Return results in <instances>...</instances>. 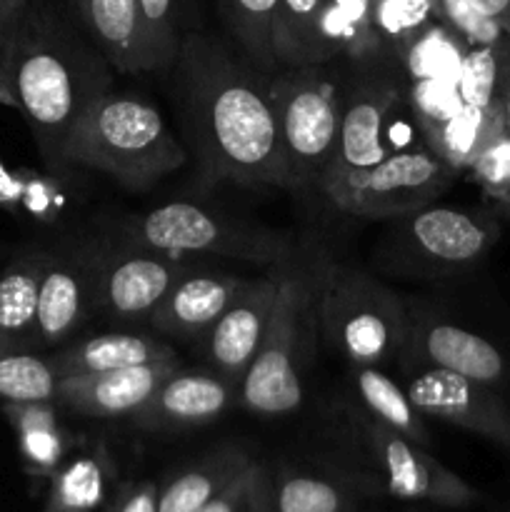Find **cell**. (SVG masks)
Instances as JSON below:
<instances>
[{
    "label": "cell",
    "instance_id": "obj_39",
    "mask_svg": "<svg viewBox=\"0 0 510 512\" xmlns=\"http://www.w3.org/2000/svg\"><path fill=\"white\" fill-rule=\"evenodd\" d=\"M0 105H5V108L20 110L18 98H15L13 80H10V70H8V65H5L3 55H0Z\"/></svg>",
    "mask_w": 510,
    "mask_h": 512
},
{
    "label": "cell",
    "instance_id": "obj_18",
    "mask_svg": "<svg viewBox=\"0 0 510 512\" xmlns=\"http://www.w3.org/2000/svg\"><path fill=\"white\" fill-rule=\"evenodd\" d=\"M178 368V358H173L110 370V373L70 375L60 380L55 405H63L88 418H130Z\"/></svg>",
    "mask_w": 510,
    "mask_h": 512
},
{
    "label": "cell",
    "instance_id": "obj_35",
    "mask_svg": "<svg viewBox=\"0 0 510 512\" xmlns=\"http://www.w3.org/2000/svg\"><path fill=\"white\" fill-rule=\"evenodd\" d=\"M103 480H100V470L93 460H80V463L70 465L63 475H60L58 493L68 508H90L100 500V490H103Z\"/></svg>",
    "mask_w": 510,
    "mask_h": 512
},
{
    "label": "cell",
    "instance_id": "obj_8",
    "mask_svg": "<svg viewBox=\"0 0 510 512\" xmlns=\"http://www.w3.org/2000/svg\"><path fill=\"white\" fill-rule=\"evenodd\" d=\"M408 303L363 270L330 263L318 300V330L348 365L398 358L408 335Z\"/></svg>",
    "mask_w": 510,
    "mask_h": 512
},
{
    "label": "cell",
    "instance_id": "obj_33",
    "mask_svg": "<svg viewBox=\"0 0 510 512\" xmlns=\"http://www.w3.org/2000/svg\"><path fill=\"white\" fill-rule=\"evenodd\" d=\"M280 512H338L340 495L333 485L315 478L285 480L278 493Z\"/></svg>",
    "mask_w": 510,
    "mask_h": 512
},
{
    "label": "cell",
    "instance_id": "obj_21",
    "mask_svg": "<svg viewBox=\"0 0 510 512\" xmlns=\"http://www.w3.org/2000/svg\"><path fill=\"white\" fill-rule=\"evenodd\" d=\"M53 358L60 378L70 375H95L110 370L133 368V365L173 360L175 350L168 343L140 333H103L58 350Z\"/></svg>",
    "mask_w": 510,
    "mask_h": 512
},
{
    "label": "cell",
    "instance_id": "obj_11",
    "mask_svg": "<svg viewBox=\"0 0 510 512\" xmlns=\"http://www.w3.org/2000/svg\"><path fill=\"white\" fill-rule=\"evenodd\" d=\"M188 268L175 255L120 240L100 248L95 275V310L118 320H150Z\"/></svg>",
    "mask_w": 510,
    "mask_h": 512
},
{
    "label": "cell",
    "instance_id": "obj_20",
    "mask_svg": "<svg viewBox=\"0 0 510 512\" xmlns=\"http://www.w3.org/2000/svg\"><path fill=\"white\" fill-rule=\"evenodd\" d=\"M68 5L113 70L125 75L153 73L138 0H68Z\"/></svg>",
    "mask_w": 510,
    "mask_h": 512
},
{
    "label": "cell",
    "instance_id": "obj_1",
    "mask_svg": "<svg viewBox=\"0 0 510 512\" xmlns=\"http://www.w3.org/2000/svg\"><path fill=\"white\" fill-rule=\"evenodd\" d=\"M180 100L200 170L208 183L293 188L268 78L250 73L213 38H180Z\"/></svg>",
    "mask_w": 510,
    "mask_h": 512
},
{
    "label": "cell",
    "instance_id": "obj_40",
    "mask_svg": "<svg viewBox=\"0 0 510 512\" xmlns=\"http://www.w3.org/2000/svg\"><path fill=\"white\" fill-rule=\"evenodd\" d=\"M120 512H158V510H155V500L153 495H150V490H138V493L123 505V510Z\"/></svg>",
    "mask_w": 510,
    "mask_h": 512
},
{
    "label": "cell",
    "instance_id": "obj_7",
    "mask_svg": "<svg viewBox=\"0 0 510 512\" xmlns=\"http://www.w3.org/2000/svg\"><path fill=\"white\" fill-rule=\"evenodd\" d=\"M500 240V215L428 205L385 233L378 268L400 278H453L475 268Z\"/></svg>",
    "mask_w": 510,
    "mask_h": 512
},
{
    "label": "cell",
    "instance_id": "obj_23",
    "mask_svg": "<svg viewBox=\"0 0 510 512\" xmlns=\"http://www.w3.org/2000/svg\"><path fill=\"white\" fill-rule=\"evenodd\" d=\"M270 38L278 68H305L335 60L325 0H278Z\"/></svg>",
    "mask_w": 510,
    "mask_h": 512
},
{
    "label": "cell",
    "instance_id": "obj_36",
    "mask_svg": "<svg viewBox=\"0 0 510 512\" xmlns=\"http://www.w3.org/2000/svg\"><path fill=\"white\" fill-rule=\"evenodd\" d=\"M20 195H23V178L0 158V208L8 213H20Z\"/></svg>",
    "mask_w": 510,
    "mask_h": 512
},
{
    "label": "cell",
    "instance_id": "obj_6",
    "mask_svg": "<svg viewBox=\"0 0 510 512\" xmlns=\"http://www.w3.org/2000/svg\"><path fill=\"white\" fill-rule=\"evenodd\" d=\"M290 185H318L338 153L343 70L333 63L278 68L268 75Z\"/></svg>",
    "mask_w": 510,
    "mask_h": 512
},
{
    "label": "cell",
    "instance_id": "obj_41",
    "mask_svg": "<svg viewBox=\"0 0 510 512\" xmlns=\"http://www.w3.org/2000/svg\"><path fill=\"white\" fill-rule=\"evenodd\" d=\"M500 110H503V130L510 135V60L505 65L503 88H500Z\"/></svg>",
    "mask_w": 510,
    "mask_h": 512
},
{
    "label": "cell",
    "instance_id": "obj_37",
    "mask_svg": "<svg viewBox=\"0 0 510 512\" xmlns=\"http://www.w3.org/2000/svg\"><path fill=\"white\" fill-rule=\"evenodd\" d=\"M33 0H0V48L8 43L10 35L23 23L25 13L30 10Z\"/></svg>",
    "mask_w": 510,
    "mask_h": 512
},
{
    "label": "cell",
    "instance_id": "obj_15",
    "mask_svg": "<svg viewBox=\"0 0 510 512\" xmlns=\"http://www.w3.org/2000/svg\"><path fill=\"white\" fill-rule=\"evenodd\" d=\"M278 285L280 265H273L268 275L250 280L245 293L200 338L210 368L220 378L233 383L235 388L245 378L255 353H258L260 340H263L265 328H268L275 295H278Z\"/></svg>",
    "mask_w": 510,
    "mask_h": 512
},
{
    "label": "cell",
    "instance_id": "obj_2",
    "mask_svg": "<svg viewBox=\"0 0 510 512\" xmlns=\"http://www.w3.org/2000/svg\"><path fill=\"white\" fill-rule=\"evenodd\" d=\"M15 98L50 175L68 173L65 150L88 105L113 85V65L53 8L30 3L0 48Z\"/></svg>",
    "mask_w": 510,
    "mask_h": 512
},
{
    "label": "cell",
    "instance_id": "obj_32",
    "mask_svg": "<svg viewBox=\"0 0 510 512\" xmlns=\"http://www.w3.org/2000/svg\"><path fill=\"white\" fill-rule=\"evenodd\" d=\"M218 485V468L215 473L213 470H193V473L180 475L160 498L158 512H198L213 500Z\"/></svg>",
    "mask_w": 510,
    "mask_h": 512
},
{
    "label": "cell",
    "instance_id": "obj_4",
    "mask_svg": "<svg viewBox=\"0 0 510 512\" xmlns=\"http://www.w3.org/2000/svg\"><path fill=\"white\" fill-rule=\"evenodd\" d=\"M185 160L188 153L158 108L113 90L88 105L65 150L68 170H98L135 193L173 175Z\"/></svg>",
    "mask_w": 510,
    "mask_h": 512
},
{
    "label": "cell",
    "instance_id": "obj_19",
    "mask_svg": "<svg viewBox=\"0 0 510 512\" xmlns=\"http://www.w3.org/2000/svg\"><path fill=\"white\" fill-rule=\"evenodd\" d=\"M250 280L228 273H185L150 315V325L175 338H203L215 320L245 293Z\"/></svg>",
    "mask_w": 510,
    "mask_h": 512
},
{
    "label": "cell",
    "instance_id": "obj_42",
    "mask_svg": "<svg viewBox=\"0 0 510 512\" xmlns=\"http://www.w3.org/2000/svg\"><path fill=\"white\" fill-rule=\"evenodd\" d=\"M198 512H235L230 498H213L208 505H203Z\"/></svg>",
    "mask_w": 510,
    "mask_h": 512
},
{
    "label": "cell",
    "instance_id": "obj_38",
    "mask_svg": "<svg viewBox=\"0 0 510 512\" xmlns=\"http://www.w3.org/2000/svg\"><path fill=\"white\" fill-rule=\"evenodd\" d=\"M468 3L510 38V0H468Z\"/></svg>",
    "mask_w": 510,
    "mask_h": 512
},
{
    "label": "cell",
    "instance_id": "obj_29",
    "mask_svg": "<svg viewBox=\"0 0 510 512\" xmlns=\"http://www.w3.org/2000/svg\"><path fill=\"white\" fill-rule=\"evenodd\" d=\"M328 10V40L335 60L345 63H373L370 13L373 0H325Z\"/></svg>",
    "mask_w": 510,
    "mask_h": 512
},
{
    "label": "cell",
    "instance_id": "obj_10",
    "mask_svg": "<svg viewBox=\"0 0 510 512\" xmlns=\"http://www.w3.org/2000/svg\"><path fill=\"white\" fill-rule=\"evenodd\" d=\"M403 108H408V88L398 68L388 63H348V70H343L338 153L320 183L365 170L395 153L385 143V133Z\"/></svg>",
    "mask_w": 510,
    "mask_h": 512
},
{
    "label": "cell",
    "instance_id": "obj_22",
    "mask_svg": "<svg viewBox=\"0 0 510 512\" xmlns=\"http://www.w3.org/2000/svg\"><path fill=\"white\" fill-rule=\"evenodd\" d=\"M48 250H28L0 273V343L5 350L35 348L40 283Z\"/></svg>",
    "mask_w": 510,
    "mask_h": 512
},
{
    "label": "cell",
    "instance_id": "obj_43",
    "mask_svg": "<svg viewBox=\"0 0 510 512\" xmlns=\"http://www.w3.org/2000/svg\"><path fill=\"white\" fill-rule=\"evenodd\" d=\"M0 353H3V343H0Z\"/></svg>",
    "mask_w": 510,
    "mask_h": 512
},
{
    "label": "cell",
    "instance_id": "obj_26",
    "mask_svg": "<svg viewBox=\"0 0 510 512\" xmlns=\"http://www.w3.org/2000/svg\"><path fill=\"white\" fill-rule=\"evenodd\" d=\"M60 373L53 358L33 350L0 353V400L3 403H58Z\"/></svg>",
    "mask_w": 510,
    "mask_h": 512
},
{
    "label": "cell",
    "instance_id": "obj_31",
    "mask_svg": "<svg viewBox=\"0 0 510 512\" xmlns=\"http://www.w3.org/2000/svg\"><path fill=\"white\" fill-rule=\"evenodd\" d=\"M475 183L483 190L493 213L510 220V135L498 133L478 150L470 163Z\"/></svg>",
    "mask_w": 510,
    "mask_h": 512
},
{
    "label": "cell",
    "instance_id": "obj_3",
    "mask_svg": "<svg viewBox=\"0 0 510 512\" xmlns=\"http://www.w3.org/2000/svg\"><path fill=\"white\" fill-rule=\"evenodd\" d=\"M330 263L298 255L280 263V285L260 348L238 385V403L265 418H280L303 403V375L318 328V300Z\"/></svg>",
    "mask_w": 510,
    "mask_h": 512
},
{
    "label": "cell",
    "instance_id": "obj_25",
    "mask_svg": "<svg viewBox=\"0 0 510 512\" xmlns=\"http://www.w3.org/2000/svg\"><path fill=\"white\" fill-rule=\"evenodd\" d=\"M438 20L433 0H373L370 40L373 63H388L400 70V58L425 28Z\"/></svg>",
    "mask_w": 510,
    "mask_h": 512
},
{
    "label": "cell",
    "instance_id": "obj_5",
    "mask_svg": "<svg viewBox=\"0 0 510 512\" xmlns=\"http://www.w3.org/2000/svg\"><path fill=\"white\" fill-rule=\"evenodd\" d=\"M120 240L175 258L215 255L255 265H280L298 253L295 240L280 230L193 203H168L143 215H130L120 223Z\"/></svg>",
    "mask_w": 510,
    "mask_h": 512
},
{
    "label": "cell",
    "instance_id": "obj_17",
    "mask_svg": "<svg viewBox=\"0 0 510 512\" xmlns=\"http://www.w3.org/2000/svg\"><path fill=\"white\" fill-rule=\"evenodd\" d=\"M238 400V388L205 370H175L153 395L130 415L135 425L150 430L188 428L220 418Z\"/></svg>",
    "mask_w": 510,
    "mask_h": 512
},
{
    "label": "cell",
    "instance_id": "obj_14",
    "mask_svg": "<svg viewBox=\"0 0 510 512\" xmlns=\"http://www.w3.org/2000/svg\"><path fill=\"white\" fill-rule=\"evenodd\" d=\"M98 253V245L50 253L40 283L35 348L65 343L95 313Z\"/></svg>",
    "mask_w": 510,
    "mask_h": 512
},
{
    "label": "cell",
    "instance_id": "obj_28",
    "mask_svg": "<svg viewBox=\"0 0 510 512\" xmlns=\"http://www.w3.org/2000/svg\"><path fill=\"white\" fill-rule=\"evenodd\" d=\"M10 423L18 433L20 450L35 468H53L63 455L55 403H5Z\"/></svg>",
    "mask_w": 510,
    "mask_h": 512
},
{
    "label": "cell",
    "instance_id": "obj_27",
    "mask_svg": "<svg viewBox=\"0 0 510 512\" xmlns=\"http://www.w3.org/2000/svg\"><path fill=\"white\" fill-rule=\"evenodd\" d=\"M275 5L278 0H218L225 28L265 75L278 70L273 58V38H270Z\"/></svg>",
    "mask_w": 510,
    "mask_h": 512
},
{
    "label": "cell",
    "instance_id": "obj_30",
    "mask_svg": "<svg viewBox=\"0 0 510 512\" xmlns=\"http://www.w3.org/2000/svg\"><path fill=\"white\" fill-rule=\"evenodd\" d=\"M140 25L145 48L155 70H165L175 63L180 48V0H138Z\"/></svg>",
    "mask_w": 510,
    "mask_h": 512
},
{
    "label": "cell",
    "instance_id": "obj_9",
    "mask_svg": "<svg viewBox=\"0 0 510 512\" xmlns=\"http://www.w3.org/2000/svg\"><path fill=\"white\" fill-rule=\"evenodd\" d=\"M458 170L425 140L395 150L365 170L325 180L318 188L343 213L368 220H398L433 205L453 185Z\"/></svg>",
    "mask_w": 510,
    "mask_h": 512
},
{
    "label": "cell",
    "instance_id": "obj_34",
    "mask_svg": "<svg viewBox=\"0 0 510 512\" xmlns=\"http://www.w3.org/2000/svg\"><path fill=\"white\" fill-rule=\"evenodd\" d=\"M20 178H23L20 213L40 220V223H53L63 208V193H60L58 183L40 173H20Z\"/></svg>",
    "mask_w": 510,
    "mask_h": 512
},
{
    "label": "cell",
    "instance_id": "obj_24",
    "mask_svg": "<svg viewBox=\"0 0 510 512\" xmlns=\"http://www.w3.org/2000/svg\"><path fill=\"white\" fill-rule=\"evenodd\" d=\"M350 400L378 420L385 428L395 430L415 445L428 443V430L423 425V415L408 398L403 385L385 375L378 365H350Z\"/></svg>",
    "mask_w": 510,
    "mask_h": 512
},
{
    "label": "cell",
    "instance_id": "obj_13",
    "mask_svg": "<svg viewBox=\"0 0 510 512\" xmlns=\"http://www.w3.org/2000/svg\"><path fill=\"white\" fill-rule=\"evenodd\" d=\"M403 388L420 415L473 430L510 448V408L500 390L440 368L413 370Z\"/></svg>",
    "mask_w": 510,
    "mask_h": 512
},
{
    "label": "cell",
    "instance_id": "obj_16",
    "mask_svg": "<svg viewBox=\"0 0 510 512\" xmlns=\"http://www.w3.org/2000/svg\"><path fill=\"white\" fill-rule=\"evenodd\" d=\"M345 415L358 428V435L365 440L370 453L380 460L390 493L398 498H433V495H448L455 500L468 498V488L445 473L435 460L420 453L413 440L380 425L358 405L345 408Z\"/></svg>",
    "mask_w": 510,
    "mask_h": 512
},
{
    "label": "cell",
    "instance_id": "obj_12",
    "mask_svg": "<svg viewBox=\"0 0 510 512\" xmlns=\"http://www.w3.org/2000/svg\"><path fill=\"white\" fill-rule=\"evenodd\" d=\"M408 313V335L400 350L405 363L415 368L450 370L495 390H503L510 383L508 358L485 335L413 305H408Z\"/></svg>",
    "mask_w": 510,
    "mask_h": 512
}]
</instances>
